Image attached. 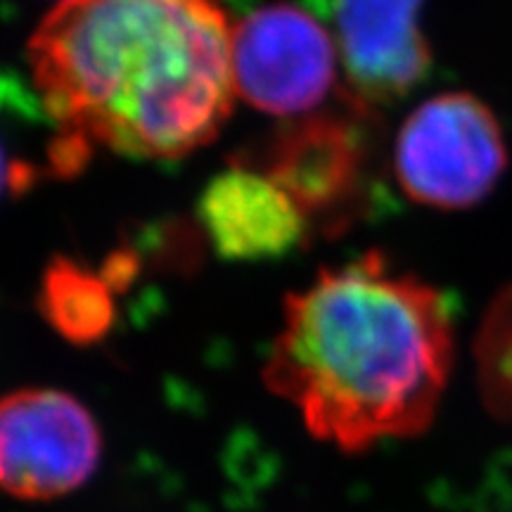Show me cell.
<instances>
[{"instance_id": "9", "label": "cell", "mask_w": 512, "mask_h": 512, "mask_svg": "<svg viewBox=\"0 0 512 512\" xmlns=\"http://www.w3.org/2000/svg\"><path fill=\"white\" fill-rule=\"evenodd\" d=\"M117 287L105 273L57 256L46 268L38 311L67 342L95 344L110 335L117 320Z\"/></svg>"}, {"instance_id": "8", "label": "cell", "mask_w": 512, "mask_h": 512, "mask_svg": "<svg viewBox=\"0 0 512 512\" xmlns=\"http://www.w3.org/2000/svg\"><path fill=\"white\" fill-rule=\"evenodd\" d=\"M202 228L223 259L264 261L302 245L309 219L287 192L254 166H233L200 197Z\"/></svg>"}, {"instance_id": "12", "label": "cell", "mask_w": 512, "mask_h": 512, "mask_svg": "<svg viewBox=\"0 0 512 512\" xmlns=\"http://www.w3.org/2000/svg\"><path fill=\"white\" fill-rule=\"evenodd\" d=\"M60 3H62V0H60Z\"/></svg>"}, {"instance_id": "10", "label": "cell", "mask_w": 512, "mask_h": 512, "mask_svg": "<svg viewBox=\"0 0 512 512\" xmlns=\"http://www.w3.org/2000/svg\"><path fill=\"white\" fill-rule=\"evenodd\" d=\"M484 401L498 415H512V290L491 306L477 342Z\"/></svg>"}, {"instance_id": "5", "label": "cell", "mask_w": 512, "mask_h": 512, "mask_svg": "<svg viewBox=\"0 0 512 512\" xmlns=\"http://www.w3.org/2000/svg\"><path fill=\"white\" fill-rule=\"evenodd\" d=\"M102 432L79 399L60 389H17L0 399V491L57 501L98 472Z\"/></svg>"}, {"instance_id": "4", "label": "cell", "mask_w": 512, "mask_h": 512, "mask_svg": "<svg viewBox=\"0 0 512 512\" xmlns=\"http://www.w3.org/2000/svg\"><path fill=\"white\" fill-rule=\"evenodd\" d=\"M342 57L311 10L273 3L233 24L235 95L273 117L304 119L339 86Z\"/></svg>"}, {"instance_id": "2", "label": "cell", "mask_w": 512, "mask_h": 512, "mask_svg": "<svg viewBox=\"0 0 512 512\" xmlns=\"http://www.w3.org/2000/svg\"><path fill=\"white\" fill-rule=\"evenodd\" d=\"M453 366L451 313L439 290L370 252L285 302L264 382L306 430L344 453L432 425Z\"/></svg>"}, {"instance_id": "6", "label": "cell", "mask_w": 512, "mask_h": 512, "mask_svg": "<svg viewBox=\"0 0 512 512\" xmlns=\"http://www.w3.org/2000/svg\"><path fill=\"white\" fill-rule=\"evenodd\" d=\"M425 0H309L335 36L349 98L373 110L411 93L430 72L422 34Z\"/></svg>"}, {"instance_id": "7", "label": "cell", "mask_w": 512, "mask_h": 512, "mask_svg": "<svg viewBox=\"0 0 512 512\" xmlns=\"http://www.w3.org/2000/svg\"><path fill=\"white\" fill-rule=\"evenodd\" d=\"M370 110L351 105L342 114L294 119L268 147L259 171L271 176L311 221H342L361 202L368 147L361 119Z\"/></svg>"}, {"instance_id": "3", "label": "cell", "mask_w": 512, "mask_h": 512, "mask_svg": "<svg viewBox=\"0 0 512 512\" xmlns=\"http://www.w3.org/2000/svg\"><path fill=\"white\" fill-rule=\"evenodd\" d=\"M508 147L494 112L470 93L425 100L403 121L394 174L413 202L430 209H470L496 188Z\"/></svg>"}, {"instance_id": "11", "label": "cell", "mask_w": 512, "mask_h": 512, "mask_svg": "<svg viewBox=\"0 0 512 512\" xmlns=\"http://www.w3.org/2000/svg\"><path fill=\"white\" fill-rule=\"evenodd\" d=\"M38 181V166L29 164L27 159H19L8 150V145L0 138V202L12 192L29 190Z\"/></svg>"}, {"instance_id": "1", "label": "cell", "mask_w": 512, "mask_h": 512, "mask_svg": "<svg viewBox=\"0 0 512 512\" xmlns=\"http://www.w3.org/2000/svg\"><path fill=\"white\" fill-rule=\"evenodd\" d=\"M29 64L55 124L57 176L93 147L190 155L233 110V24L219 0H62L29 41Z\"/></svg>"}]
</instances>
